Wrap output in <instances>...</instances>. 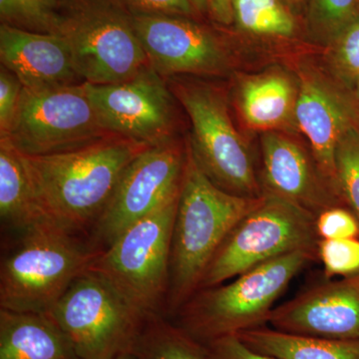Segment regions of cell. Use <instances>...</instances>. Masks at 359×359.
<instances>
[{
    "label": "cell",
    "instance_id": "obj_27",
    "mask_svg": "<svg viewBox=\"0 0 359 359\" xmlns=\"http://www.w3.org/2000/svg\"><path fill=\"white\" fill-rule=\"evenodd\" d=\"M2 23L29 32L52 33L53 4L50 0H0Z\"/></svg>",
    "mask_w": 359,
    "mask_h": 359
},
{
    "label": "cell",
    "instance_id": "obj_20",
    "mask_svg": "<svg viewBox=\"0 0 359 359\" xmlns=\"http://www.w3.org/2000/svg\"><path fill=\"white\" fill-rule=\"evenodd\" d=\"M237 337L250 348L278 359H359V339L289 334L266 325Z\"/></svg>",
    "mask_w": 359,
    "mask_h": 359
},
{
    "label": "cell",
    "instance_id": "obj_10",
    "mask_svg": "<svg viewBox=\"0 0 359 359\" xmlns=\"http://www.w3.org/2000/svg\"><path fill=\"white\" fill-rule=\"evenodd\" d=\"M85 82L49 89L23 88L6 139L20 154L46 156L84 147L113 135L104 128Z\"/></svg>",
    "mask_w": 359,
    "mask_h": 359
},
{
    "label": "cell",
    "instance_id": "obj_11",
    "mask_svg": "<svg viewBox=\"0 0 359 359\" xmlns=\"http://www.w3.org/2000/svg\"><path fill=\"white\" fill-rule=\"evenodd\" d=\"M187 150L178 142L151 146L127 168L90 240L105 249L181 190Z\"/></svg>",
    "mask_w": 359,
    "mask_h": 359
},
{
    "label": "cell",
    "instance_id": "obj_3",
    "mask_svg": "<svg viewBox=\"0 0 359 359\" xmlns=\"http://www.w3.org/2000/svg\"><path fill=\"white\" fill-rule=\"evenodd\" d=\"M316 257L313 250H297L255 266L226 283L197 290L171 320L202 346L264 327L276 301Z\"/></svg>",
    "mask_w": 359,
    "mask_h": 359
},
{
    "label": "cell",
    "instance_id": "obj_13",
    "mask_svg": "<svg viewBox=\"0 0 359 359\" xmlns=\"http://www.w3.org/2000/svg\"><path fill=\"white\" fill-rule=\"evenodd\" d=\"M149 65L161 76L221 74L228 55L218 39L186 16L131 13Z\"/></svg>",
    "mask_w": 359,
    "mask_h": 359
},
{
    "label": "cell",
    "instance_id": "obj_24",
    "mask_svg": "<svg viewBox=\"0 0 359 359\" xmlns=\"http://www.w3.org/2000/svg\"><path fill=\"white\" fill-rule=\"evenodd\" d=\"M359 15V0H311L309 29L316 39L330 42Z\"/></svg>",
    "mask_w": 359,
    "mask_h": 359
},
{
    "label": "cell",
    "instance_id": "obj_2",
    "mask_svg": "<svg viewBox=\"0 0 359 359\" xmlns=\"http://www.w3.org/2000/svg\"><path fill=\"white\" fill-rule=\"evenodd\" d=\"M261 198L238 197L221 190L201 171L187 148L170 249L166 318L171 320L199 290L219 245Z\"/></svg>",
    "mask_w": 359,
    "mask_h": 359
},
{
    "label": "cell",
    "instance_id": "obj_17",
    "mask_svg": "<svg viewBox=\"0 0 359 359\" xmlns=\"http://www.w3.org/2000/svg\"><path fill=\"white\" fill-rule=\"evenodd\" d=\"M0 60L26 89L56 88L85 82L65 40L52 33L29 32L2 23Z\"/></svg>",
    "mask_w": 359,
    "mask_h": 359
},
{
    "label": "cell",
    "instance_id": "obj_33",
    "mask_svg": "<svg viewBox=\"0 0 359 359\" xmlns=\"http://www.w3.org/2000/svg\"><path fill=\"white\" fill-rule=\"evenodd\" d=\"M195 11L223 25L233 22V0H190Z\"/></svg>",
    "mask_w": 359,
    "mask_h": 359
},
{
    "label": "cell",
    "instance_id": "obj_28",
    "mask_svg": "<svg viewBox=\"0 0 359 359\" xmlns=\"http://www.w3.org/2000/svg\"><path fill=\"white\" fill-rule=\"evenodd\" d=\"M318 257L327 278L359 273V238L320 240Z\"/></svg>",
    "mask_w": 359,
    "mask_h": 359
},
{
    "label": "cell",
    "instance_id": "obj_16",
    "mask_svg": "<svg viewBox=\"0 0 359 359\" xmlns=\"http://www.w3.org/2000/svg\"><path fill=\"white\" fill-rule=\"evenodd\" d=\"M262 190L318 216L342 199L297 142L268 131L262 136Z\"/></svg>",
    "mask_w": 359,
    "mask_h": 359
},
{
    "label": "cell",
    "instance_id": "obj_4",
    "mask_svg": "<svg viewBox=\"0 0 359 359\" xmlns=\"http://www.w3.org/2000/svg\"><path fill=\"white\" fill-rule=\"evenodd\" d=\"M101 250L47 219L33 224L2 257L0 309L48 313Z\"/></svg>",
    "mask_w": 359,
    "mask_h": 359
},
{
    "label": "cell",
    "instance_id": "obj_9",
    "mask_svg": "<svg viewBox=\"0 0 359 359\" xmlns=\"http://www.w3.org/2000/svg\"><path fill=\"white\" fill-rule=\"evenodd\" d=\"M174 94L192 124L188 149L201 171L214 185L238 197L261 198L249 146L238 134L219 90L202 83H178Z\"/></svg>",
    "mask_w": 359,
    "mask_h": 359
},
{
    "label": "cell",
    "instance_id": "obj_21",
    "mask_svg": "<svg viewBox=\"0 0 359 359\" xmlns=\"http://www.w3.org/2000/svg\"><path fill=\"white\" fill-rule=\"evenodd\" d=\"M0 218L2 224L20 233L47 219L36 204L22 155L4 138H0Z\"/></svg>",
    "mask_w": 359,
    "mask_h": 359
},
{
    "label": "cell",
    "instance_id": "obj_26",
    "mask_svg": "<svg viewBox=\"0 0 359 359\" xmlns=\"http://www.w3.org/2000/svg\"><path fill=\"white\" fill-rule=\"evenodd\" d=\"M328 55L332 72L340 83L353 91L359 80V15L330 42Z\"/></svg>",
    "mask_w": 359,
    "mask_h": 359
},
{
    "label": "cell",
    "instance_id": "obj_8",
    "mask_svg": "<svg viewBox=\"0 0 359 359\" xmlns=\"http://www.w3.org/2000/svg\"><path fill=\"white\" fill-rule=\"evenodd\" d=\"M46 313L65 330L80 359L131 353L147 320L92 269L78 276Z\"/></svg>",
    "mask_w": 359,
    "mask_h": 359
},
{
    "label": "cell",
    "instance_id": "obj_29",
    "mask_svg": "<svg viewBox=\"0 0 359 359\" xmlns=\"http://www.w3.org/2000/svg\"><path fill=\"white\" fill-rule=\"evenodd\" d=\"M316 229L320 240L358 238L359 219L351 210L334 205L316 216Z\"/></svg>",
    "mask_w": 359,
    "mask_h": 359
},
{
    "label": "cell",
    "instance_id": "obj_23",
    "mask_svg": "<svg viewBox=\"0 0 359 359\" xmlns=\"http://www.w3.org/2000/svg\"><path fill=\"white\" fill-rule=\"evenodd\" d=\"M233 21L243 32L259 36L290 37L295 21L282 0H233Z\"/></svg>",
    "mask_w": 359,
    "mask_h": 359
},
{
    "label": "cell",
    "instance_id": "obj_18",
    "mask_svg": "<svg viewBox=\"0 0 359 359\" xmlns=\"http://www.w3.org/2000/svg\"><path fill=\"white\" fill-rule=\"evenodd\" d=\"M0 359L80 358L48 313L0 309Z\"/></svg>",
    "mask_w": 359,
    "mask_h": 359
},
{
    "label": "cell",
    "instance_id": "obj_34",
    "mask_svg": "<svg viewBox=\"0 0 359 359\" xmlns=\"http://www.w3.org/2000/svg\"><path fill=\"white\" fill-rule=\"evenodd\" d=\"M353 92L354 98H355V102L358 103L359 106V80L356 82V84L354 85Z\"/></svg>",
    "mask_w": 359,
    "mask_h": 359
},
{
    "label": "cell",
    "instance_id": "obj_30",
    "mask_svg": "<svg viewBox=\"0 0 359 359\" xmlns=\"http://www.w3.org/2000/svg\"><path fill=\"white\" fill-rule=\"evenodd\" d=\"M22 83L11 71L1 66L0 69V136L6 133L23 91Z\"/></svg>",
    "mask_w": 359,
    "mask_h": 359
},
{
    "label": "cell",
    "instance_id": "obj_35",
    "mask_svg": "<svg viewBox=\"0 0 359 359\" xmlns=\"http://www.w3.org/2000/svg\"><path fill=\"white\" fill-rule=\"evenodd\" d=\"M116 359H134L131 353L122 354Z\"/></svg>",
    "mask_w": 359,
    "mask_h": 359
},
{
    "label": "cell",
    "instance_id": "obj_25",
    "mask_svg": "<svg viewBox=\"0 0 359 359\" xmlns=\"http://www.w3.org/2000/svg\"><path fill=\"white\" fill-rule=\"evenodd\" d=\"M335 169L340 195L359 219V128L349 130L340 140Z\"/></svg>",
    "mask_w": 359,
    "mask_h": 359
},
{
    "label": "cell",
    "instance_id": "obj_36",
    "mask_svg": "<svg viewBox=\"0 0 359 359\" xmlns=\"http://www.w3.org/2000/svg\"><path fill=\"white\" fill-rule=\"evenodd\" d=\"M287 1L292 2V4H297V2H299L301 0H287Z\"/></svg>",
    "mask_w": 359,
    "mask_h": 359
},
{
    "label": "cell",
    "instance_id": "obj_32",
    "mask_svg": "<svg viewBox=\"0 0 359 359\" xmlns=\"http://www.w3.org/2000/svg\"><path fill=\"white\" fill-rule=\"evenodd\" d=\"M204 346L208 359H278L250 348L237 335L222 337Z\"/></svg>",
    "mask_w": 359,
    "mask_h": 359
},
{
    "label": "cell",
    "instance_id": "obj_5",
    "mask_svg": "<svg viewBox=\"0 0 359 359\" xmlns=\"http://www.w3.org/2000/svg\"><path fill=\"white\" fill-rule=\"evenodd\" d=\"M53 34L65 40L85 82L126 81L150 67L131 13L118 0H60Z\"/></svg>",
    "mask_w": 359,
    "mask_h": 359
},
{
    "label": "cell",
    "instance_id": "obj_31",
    "mask_svg": "<svg viewBox=\"0 0 359 359\" xmlns=\"http://www.w3.org/2000/svg\"><path fill=\"white\" fill-rule=\"evenodd\" d=\"M130 13L192 15L195 9L190 0H118Z\"/></svg>",
    "mask_w": 359,
    "mask_h": 359
},
{
    "label": "cell",
    "instance_id": "obj_19",
    "mask_svg": "<svg viewBox=\"0 0 359 359\" xmlns=\"http://www.w3.org/2000/svg\"><path fill=\"white\" fill-rule=\"evenodd\" d=\"M297 91L292 79L280 71L255 75L241 82L238 107L252 128L271 131L294 119Z\"/></svg>",
    "mask_w": 359,
    "mask_h": 359
},
{
    "label": "cell",
    "instance_id": "obj_15",
    "mask_svg": "<svg viewBox=\"0 0 359 359\" xmlns=\"http://www.w3.org/2000/svg\"><path fill=\"white\" fill-rule=\"evenodd\" d=\"M269 323L289 334L359 339V273L304 290L276 306Z\"/></svg>",
    "mask_w": 359,
    "mask_h": 359
},
{
    "label": "cell",
    "instance_id": "obj_6",
    "mask_svg": "<svg viewBox=\"0 0 359 359\" xmlns=\"http://www.w3.org/2000/svg\"><path fill=\"white\" fill-rule=\"evenodd\" d=\"M181 191V190H180ZM180 192L127 229L92 264L142 316H165L170 249Z\"/></svg>",
    "mask_w": 359,
    "mask_h": 359
},
{
    "label": "cell",
    "instance_id": "obj_14",
    "mask_svg": "<svg viewBox=\"0 0 359 359\" xmlns=\"http://www.w3.org/2000/svg\"><path fill=\"white\" fill-rule=\"evenodd\" d=\"M294 121L308 139L321 174L340 195L335 155L344 135L349 130L359 128L358 108L323 75L304 68L299 70Z\"/></svg>",
    "mask_w": 359,
    "mask_h": 359
},
{
    "label": "cell",
    "instance_id": "obj_12",
    "mask_svg": "<svg viewBox=\"0 0 359 359\" xmlns=\"http://www.w3.org/2000/svg\"><path fill=\"white\" fill-rule=\"evenodd\" d=\"M84 85L99 120L109 133L149 146L173 140V95L164 77L151 66L126 81Z\"/></svg>",
    "mask_w": 359,
    "mask_h": 359
},
{
    "label": "cell",
    "instance_id": "obj_7",
    "mask_svg": "<svg viewBox=\"0 0 359 359\" xmlns=\"http://www.w3.org/2000/svg\"><path fill=\"white\" fill-rule=\"evenodd\" d=\"M316 217L289 201L264 194L230 231L208 266L199 290L297 250L318 252Z\"/></svg>",
    "mask_w": 359,
    "mask_h": 359
},
{
    "label": "cell",
    "instance_id": "obj_22",
    "mask_svg": "<svg viewBox=\"0 0 359 359\" xmlns=\"http://www.w3.org/2000/svg\"><path fill=\"white\" fill-rule=\"evenodd\" d=\"M131 354L134 359H208L204 346L162 314L146 320Z\"/></svg>",
    "mask_w": 359,
    "mask_h": 359
},
{
    "label": "cell",
    "instance_id": "obj_1",
    "mask_svg": "<svg viewBox=\"0 0 359 359\" xmlns=\"http://www.w3.org/2000/svg\"><path fill=\"white\" fill-rule=\"evenodd\" d=\"M149 147L110 135L57 154L21 155L44 218L84 237L109 204L127 168Z\"/></svg>",
    "mask_w": 359,
    "mask_h": 359
}]
</instances>
